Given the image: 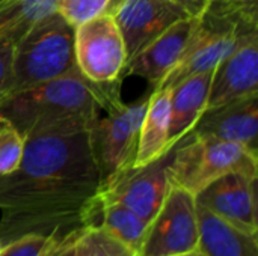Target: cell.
Returning a JSON list of instances; mask_svg holds the SVG:
<instances>
[{
    "label": "cell",
    "mask_w": 258,
    "mask_h": 256,
    "mask_svg": "<svg viewBox=\"0 0 258 256\" xmlns=\"http://www.w3.org/2000/svg\"><path fill=\"white\" fill-rule=\"evenodd\" d=\"M101 175L89 130L24 137L18 167L0 177V243L26 234L56 241L98 223Z\"/></svg>",
    "instance_id": "6da1fadb"
},
{
    "label": "cell",
    "mask_w": 258,
    "mask_h": 256,
    "mask_svg": "<svg viewBox=\"0 0 258 256\" xmlns=\"http://www.w3.org/2000/svg\"><path fill=\"white\" fill-rule=\"evenodd\" d=\"M121 83H94L76 66L65 75L12 94L0 104V116L23 137L86 131L98 119L100 109L121 101Z\"/></svg>",
    "instance_id": "7a4b0ae2"
},
{
    "label": "cell",
    "mask_w": 258,
    "mask_h": 256,
    "mask_svg": "<svg viewBox=\"0 0 258 256\" xmlns=\"http://www.w3.org/2000/svg\"><path fill=\"white\" fill-rule=\"evenodd\" d=\"M76 68L74 27L56 11L35 23L12 48L9 95Z\"/></svg>",
    "instance_id": "3957f363"
},
{
    "label": "cell",
    "mask_w": 258,
    "mask_h": 256,
    "mask_svg": "<svg viewBox=\"0 0 258 256\" xmlns=\"http://www.w3.org/2000/svg\"><path fill=\"white\" fill-rule=\"evenodd\" d=\"M231 172L258 178L257 151L213 136L190 133L174 148L169 183L197 196L210 183Z\"/></svg>",
    "instance_id": "277c9868"
},
{
    "label": "cell",
    "mask_w": 258,
    "mask_h": 256,
    "mask_svg": "<svg viewBox=\"0 0 258 256\" xmlns=\"http://www.w3.org/2000/svg\"><path fill=\"white\" fill-rule=\"evenodd\" d=\"M148 97L125 104L122 100L98 116L89 130L94 155L101 175V189L133 166L139 131L148 106Z\"/></svg>",
    "instance_id": "5b68a950"
},
{
    "label": "cell",
    "mask_w": 258,
    "mask_h": 256,
    "mask_svg": "<svg viewBox=\"0 0 258 256\" xmlns=\"http://www.w3.org/2000/svg\"><path fill=\"white\" fill-rule=\"evenodd\" d=\"M74 59L79 72L94 83L124 80L127 53L110 11L74 29Z\"/></svg>",
    "instance_id": "8992f818"
},
{
    "label": "cell",
    "mask_w": 258,
    "mask_h": 256,
    "mask_svg": "<svg viewBox=\"0 0 258 256\" xmlns=\"http://www.w3.org/2000/svg\"><path fill=\"white\" fill-rule=\"evenodd\" d=\"M200 219L195 195L172 186L148 223L138 256H177L198 249Z\"/></svg>",
    "instance_id": "52a82bcc"
},
{
    "label": "cell",
    "mask_w": 258,
    "mask_h": 256,
    "mask_svg": "<svg viewBox=\"0 0 258 256\" xmlns=\"http://www.w3.org/2000/svg\"><path fill=\"white\" fill-rule=\"evenodd\" d=\"M172 154L174 148L147 164L128 167L101 189L100 201L122 204L150 223L171 187L169 164Z\"/></svg>",
    "instance_id": "ba28073f"
},
{
    "label": "cell",
    "mask_w": 258,
    "mask_h": 256,
    "mask_svg": "<svg viewBox=\"0 0 258 256\" xmlns=\"http://www.w3.org/2000/svg\"><path fill=\"white\" fill-rule=\"evenodd\" d=\"M110 14L121 32L127 62L171 26L194 17L177 0H118Z\"/></svg>",
    "instance_id": "9c48e42d"
},
{
    "label": "cell",
    "mask_w": 258,
    "mask_h": 256,
    "mask_svg": "<svg viewBox=\"0 0 258 256\" xmlns=\"http://www.w3.org/2000/svg\"><path fill=\"white\" fill-rule=\"evenodd\" d=\"M195 199L198 205L230 225L258 235L257 177L240 172L227 174L204 187Z\"/></svg>",
    "instance_id": "30bf717a"
},
{
    "label": "cell",
    "mask_w": 258,
    "mask_h": 256,
    "mask_svg": "<svg viewBox=\"0 0 258 256\" xmlns=\"http://www.w3.org/2000/svg\"><path fill=\"white\" fill-rule=\"evenodd\" d=\"M258 94V38L237 47L212 74L207 109Z\"/></svg>",
    "instance_id": "8fae6325"
},
{
    "label": "cell",
    "mask_w": 258,
    "mask_h": 256,
    "mask_svg": "<svg viewBox=\"0 0 258 256\" xmlns=\"http://www.w3.org/2000/svg\"><path fill=\"white\" fill-rule=\"evenodd\" d=\"M197 17L184 18L144 47L125 65V77L138 75L147 80L153 89L159 88L166 75L178 63L186 44L194 32Z\"/></svg>",
    "instance_id": "7c38bea8"
},
{
    "label": "cell",
    "mask_w": 258,
    "mask_h": 256,
    "mask_svg": "<svg viewBox=\"0 0 258 256\" xmlns=\"http://www.w3.org/2000/svg\"><path fill=\"white\" fill-rule=\"evenodd\" d=\"M192 133L240 143L252 151H257L258 94L206 110Z\"/></svg>",
    "instance_id": "4fadbf2b"
},
{
    "label": "cell",
    "mask_w": 258,
    "mask_h": 256,
    "mask_svg": "<svg viewBox=\"0 0 258 256\" xmlns=\"http://www.w3.org/2000/svg\"><path fill=\"white\" fill-rule=\"evenodd\" d=\"M212 72H201L184 78L171 88L168 145L175 148L187 137L207 109Z\"/></svg>",
    "instance_id": "5bb4252c"
},
{
    "label": "cell",
    "mask_w": 258,
    "mask_h": 256,
    "mask_svg": "<svg viewBox=\"0 0 258 256\" xmlns=\"http://www.w3.org/2000/svg\"><path fill=\"white\" fill-rule=\"evenodd\" d=\"M200 243L206 256H258V235L248 234L198 205Z\"/></svg>",
    "instance_id": "9a60e30c"
},
{
    "label": "cell",
    "mask_w": 258,
    "mask_h": 256,
    "mask_svg": "<svg viewBox=\"0 0 258 256\" xmlns=\"http://www.w3.org/2000/svg\"><path fill=\"white\" fill-rule=\"evenodd\" d=\"M169 98L171 89L159 88L150 94L148 106L142 119L138 151L133 166L147 164L168 152L169 131Z\"/></svg>",
    "instance_id": "2e32d148"
},
{
    "label": "cell",
    "mask_w": 258,
    "mask_h": 256,
    "mask_svg": "<svg viewBox=\"0 0 258 256\" xmlns=\"http://www.w3.org/2000/svg\"><path fill=\"white\" fill-rule=\"evenodd\" d=\"M54 9L56 0H0V48L14 47Z\"/></svg>",
    "instance_id": "e0dca14e"
},
{
    "label": "cell",
    "mask_w": 258,
    "mask_h": 256,
    "mask_svg": "<svg viewBox=\"0 0 258 256\" xmlns=\"http://www.w3.org/2000/svg\"><path fill=\"white\" fill-rule=\"evenodd\" d=\"M112 238L127 247L133 255H139L144 244L148 222L133 210L118 202L100 201L98 223Z\"/></svg>",
    "instance_id": "ac0fdd59"
},
{
    "label": "cell",
    "mask_w": 258,
    "mask_h": 256,
    "mask_svg": "<svg viewBox=\"0 0 258 256\" xmlns=\"http://www.w3.org/2000/svg\"><path fill=\"white\" fill-rule=\"evenodd\" d=\"M77 256H136L112 238L100 225L86 226L80 235Z\"/></svg>",
    "instance_id": "d6986e66"
},
{
    "label": "cell",
    "mask_w": 258,
    "mask_h": 256,
    "mask_svg": "<svg viewBox=\"0 0 258 256\" xmlns=\"http://www.w3.org/2000/svg\"><path fill=\"white\" fill-rule=\"evenodd\" d=\"M112 0H56V12L74 29L109 11Z\"/></svg>",
    "instance_id": "ffe728a7"
},
{
    "label": "cell",
    "mask_w": 258,
    "mask_h": 256,
    "mask_svg": "<svg viewBox=\"0 0 258 256\" xmlns=\"http://www.w3.org/2000/svg\"><path fill=\"white\" fill-rule=\"evenodd\" d=\"M24 137L8 124L0 131V177L14 172L23 157Z\"/></svg>",
    "instance_id": "44dd1931"
},
{
    "label": "cell",
    "mask_w": 258,
    "mask_h": 256,
    "mask_svg": "<svg viewBox=\"0 0 258 256\" xmlns=\"http://www.w3.org/2000/svg\"><path fill=\"white\" fill-rule=\"evenodd\" d=\"M56 243L51 237L41 234H26L0 249V256H45Z\"/></svg>",
    "instance_id": "7402d4cb"
},
{
    "label": "cell",
    "mask_w": 258,
    "mask_h": 256,
    "mask_svg": "<svg viewBox=\"0 0 258 256\" xmlns=\"http://www.w3.org/2000/svg\"><path fill=\"white\" fill-rule=\"evenodd\" d=\"M12 48L14 47L0 48V104L9 95L11 69H12Z\"/></svg>",
    "instance_id": "603a6c76"
},
{
    "label": "cell",
    "mask_w": 258,
    "mask_h": 256,
    "mask_svg": "<svg viewBox=\"0 0 258 256\" xmlns=\"http://www.w3.org/2000/svg\"><path fill=\"white\" fill-rule=\"evenodd\" d=\"M85 229V228H83ZM83 229L74 231L68 234L63 240L56 241L51 249L47 252L45 256H77V247H79V240L83 232Z\"/></svg>",
    "instance_id": "cb8c5ba5"
},
{
    "label": "cell",
    "mask_w": 258,
    "mask_h": 256,
    "mask_svg": "<svg viewBox=\"0 0 258 256\" xmlns=\"http://www.w3.org/2000/svg\"><path fill=\"white\" fill-rule=\"evenodd\" d=\"M177 2L181 6H184L187 9V12L194 17H198L209 3V0H177Z\"/></svg>",
    "instance_id": "d4e9b609"
},
{
    "label": "cell",
    "mask_w": 258,
    "mask_h": 256,
    "mask_svg": "<svg viewBox=\"0 0 258 256\" xmlns=\"http://www.w3.org/2000/svg\"><path fill=\"white\" fill-rule=\"evenodd\" d=\"M177 256H206L200 249H197V250H192V252H187V253H181V255H177Z\"/></svg>",
    "instance_id": "484cf974"
},
{
    "label": "cell",
    "mask_w": 258,
    "mask_h": 256,
    "mask_svg": "<svg viewBox=\"0 0 258 256\" xmlns=\"http://www.w3.org/2000/svg\"><path fill=\"white\" fill-rule=\"evenodd\" d=\"M8 124H9V122H8V121H6L5 118H2V116H0V131H2V130H3V128H5V127L8 125Z\"/></svg>",
    "instance_id": "4316f807"
},
{
    "label": "cell",
    "mask_w": 258,
    "mask_h": 256,
    "mask_svg": "<svg viewBox=\"0 0 258 256\" xmlns=\"http://www.w3.org/2000/svg\"><path fill=\"white\" fill-rule=\"evenodd\" d=\"M0 249H2V243H0Z\"/></svg>",
    "instance_id": "83f0119b"
}]
</instances>
